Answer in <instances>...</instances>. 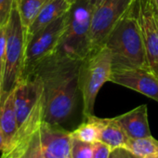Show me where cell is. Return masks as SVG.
<instances>
[{
  "label": "cell",
  "mask_w": 158,
  "mask_h": 158,
  "mask_svg": "<svg viewBox=\"0 0 158 158\" xmlns=\"http://www.w3.org/2000/svg\"><path fill=\"white\" fill-rule=\"evenodd\" d=\"M125 149H127L136 156L144 158L147 155L158 152V140L152 136L129 139Z\"/></svg>",
  "instance_id": "e0dca14e"
},
{
  "label": "cell",
  "mask_w": 158,
  "mask_h": 158,
  "mask_svg": "<svg viewBox=\"0 0 158 158\" xmlns=\"http://www.w3.org/2000/svg\"><path fill=\"white\" fill-rule=\"evenodd\" d=\"M144 158H158V152L152 153V154H150V155H147Z\"/></svg>",
  "instance_id": "83f0119b"
},
{
  "label": "cell",
  "mask_w": 158,
  "mask_h": 158,
  "mask_svg": "<svg viewBox=\"0 0 158 158\" xmlns=\"http://www.w3.org/2000/svg\"><path fill=\"white\" fill-rule=\"evenodd\" d=\"M111 152V147L102 141L93 143V158H109Z\"/></svg>",
  "instance_id": "44dd1931"
},
{
  "label": "cell",
  "mask_w": 158,
  "mask_h": 158,
  "mask_svg": "<svg viewBox=\"0 0 158 158\" xmlns=\"http://www.w3.org/2000/svg\"><path fill=\"white\" fill-rule=\"evenodd\" d=\"M85 1L89 5H91L94 9H96V7L102 2V0H85Z\"/></svg>",
  "instance_id": "d4e9b609"
},
{
  "label": "cell",
  "mask_w": 158,
  "mask_h": 158,
  "mask_svg": "<svg viewBox=\"0 0 158 158\" xmlns=\"http://www.w3.org/2000/svg\"><path fill=\"white\" fill-rule=\"evenodd\" d=\"M72 5L73 4L69 2L68 0H49L43 7L31 26L26 31V43L37 32L66 14L70 10Z\"/></svg>",
  "instance_id": "4fadbf2b"
},
{
  "label": "cell",
  "mask_w": 158,
  "mask_h": 158,
  "mask_svg": "<svg viewBox=\"0 0 158 158\" xmlns=\"http://www.w3.org/2000/svg\"><path fill=\"white\" fill-rule=\"evenodd\" d=\"M7 57V24L0 29V77L3 79Z\"/></svg>",
  "instance_id": "d6986e66"
},
{
  "label": "cell",
  "mask_w": 158,
  "mask_h": 158,
  "mask_svg": "<svg viewBox=\"0 0 158 158\" xmlns=\"http://www.w3.org/2000/svg\"><path fill=\"white\" fill-rule=\"evenodd\" d=\"M0 127L5 138L4 150H7L10 147L18 129L14 89L0 94Z\"/></svg>",
  "instance_id": "8fae6325"
},
{
  "label": "cell",
  "mask_w": 158,
  "mask_h": 158,
  "mask_svg": "<svg viewBox=\"0 0 158 158\" xmlns=\"http://www.w3.org/2000/svg\"><path fill=\"white\" fill-rule=\"evenodd\" d=\"M101 132L99 141H102L111 147L112 150L116 148H125L130 139L126 133L116 117L99 118Z\"/></svg>",
  "instance_id": "5bb4252c"
},
{
  "label": "cell",
  "mask_w": 158,
  "mask_h": 158,
  "mask_svg": "<svg viewBox=\"0 0 158 158\" xmlns=\"http://www.w3.org/2000/svg\"><path fill=\"white\" fill-rule=\"evenodd\" d=\"M101 132V126L99 117L90 115L84 119V121L79 125L73 131L71 132L73 139H79L84 142L94 143L99 141Z\"/></svg>",
  "instance_id": "9a60e30c"
},
{
  "label": "cell",
  "mask_w": 158,
  "mask_h": 158,
  "mask_svg": "<svg viewBox=\"0 0 158 158\" xmlns=\"http://www.w3.org/2000/svg\"><path fill=\"white\" fill-rule=\"evenodd\" d=\"M125 148H116L112 150L109 158H124Z\"/></svg>",
  "instance_id": "7402d4cb"
},
{
  "label": "cell",
  "mask_w": 158,
  "mask_h": 158,
  "mask_svg": "<svg viewBox=\"0 0 158 158\" xmlns=\"http://www.w3.org/2000/svg\"><path fill=\"white\" fill-rule=\"evenodd\" d=\"M71 158H93V143L73 138Z\"/></svg>",
  "instance_id": "ac0fdd59"
},
{
  "label": "cell",
  "mask_w": 158,
  "mask_h": 158,
  "mask_svg": "<svg viewBox=\"0 0 158 158\" xmlns=\"http://www.w3.org/2000/svg\"><path fill=\"white\" fill-rule=\"evenodd\" d=\"M151 3L153 7L154 10H155L157 16H158V0H151Z\"/></svg>",
  "instance_id": "4316f807"
},
{
  "label": "cell",
  "mask_w": 158,
  "mask_h": 158,
  "mask_svg": "<svg viewBox=\"0 0 158 158\" xmlns=\"http://www.w3.org/2000/svg\"><path fill=\"white\" fill-rule=\"evenodd\" d=\"M115 117L130 139L152 136L148 121V107L146 104L139 105Z\"/></svg>",
  "instance_id": "7c38bea8"
},
{
  "label": "cell",
  "mask_w": 158,
  "mask_h": 158,
  "mask_svg": "<svg viewBox=\"0 0 158 158\" xmlns=\"http://www.w3.org/2000/svg\"><path fill=\"white\" fill-rule=\"evenodd\" d=\"M104 46L111 51L113 70L151 69L139 24V0H134L116 23L107 36Z\"/></svg>",
  "instance_id": "7a4b0ae2"
},
{
  "label": "cell",
  "mask_w": 158,
  "mask_h": 158,
  "mask_svg": "<svg viewBox=\"0 0 158 158\" xmlns=\"http://www.w3.org/2000/svg\"><path fill=\"white\" fill-rule=\"evenodd\" d=\"M110 82L135 90L158 102V75L151 69L113 70Z\"/></svg>",
  "instance_id": "ba28073f"
},
{
  "label": "cell",
  "mask_w": 158,
  "mask_h": 158,
  "mask_svg": "<svg viewBox=\"0 0 158 158\" xmlns=\"http://www.w3.org/2000/svg\"><path fill=\"white\" fill-rule=\"evenodd\" d=\"M139 24L149 66L158 75V16L151 0H139Z\"/></svg>",
  "instance_id": "30bf717a"
},
{
  "label": "cell",
  "mask_w": 158,
  "mask_h": 158,
  "mask_svg": "<svg viewBox=\"0 0 158 158\" xmlns=\"http://www.w3.org/2000/svg\"><path fill=\"white\" fill-rule=\"evenodd\" d=\"M112 73V55L106 46L91 51L82 60L79 67L78 84L84 119L94 114L97 95L102 86L106 82H110Z\"/></svg>",
  "instance_id": "3957f363"
},
{
  "label": "cell",
  "mask_w": 158,
  "mask_h": 158,
  "mask_svg": "<svg viewBox=\"0 0 158 158\" xmlns=\"http://www.w3.org/2000/svg\"><path fill=\"white\" fill-rule=\"evenodd\" d=\"M67 19L68 12L37 32L26 43L21 79L28 77L42 60L56 52L66 28Z\"/></svg>",
  "instance_id": "8992f818"
},
{
  "label": "cell",
  "mask_w": 158,
  "mask_h": 158,
  "mask_svg": "<svg viewBox=\"0 0 158 158\" xmlns=\"http://www.w3.org/2000/svg\"><path fill=\"white\" fill-rule=\"evenodd\" d=\"M0 158H19L16 152H14L11 150H5L2 152L1 157Z\"/></svg>",
  "instance_id": "603a6c76"
},
{
  "label": "cell",
  "mask_w": 158,
  "mask_h": 158,
  "mask_svg": "<svg viewBox=\"0 0 158 158\" xmlns=\"http://www.w3.org/2000/svg\"><path fill=\"white\" fill-rule=\"evenodd\" d=\"M94 10L85 0H77L72 5L57 53L80 60L90 53V27Z\"/></svg>",
  "instance_id": "277c9868"
},
{
  "label": "cell",
  "mask_w": 158,
  "mask_h": 158,
  "mask_svg": "<svg viewBox=\"0 0 158 158\" xmlns=\"http://www.w3.org/2000/svg\"><path fill=\"white\" fill-rule=\"evenodd\" d=\"M133 1L134 0H102L92 15L90 27L91 51L97 50L105 45L110 32Z\"/></svg>",
  "instance_id": "52a82bcc"
},
{
  "label": "cell",
  "mask_w": 158,
  "mask_h": 158,
  "mask_svg": "<svg viewBox=\"0 0 158 158\" xmlns=\"http://www.w3.org/2000/svg\"><path fill=\"white\" fill-rule=\"evenodd\" d=\"M68 1H69V2H71L72 4H73V3H75V2L77 1V0H68Z\"/></svg>",
  "instance_id": "f546056e"
},
{
  "label": "cell",
  "mask_w": 158,
  "mask_h": 158,
  "mask_svg": "<svg viewBox=\"0 0 158 158\" xmlns=\"http://www.w3.org/2000/svg\"><path fill=\"white\" fill-rule=\"evenodd\" d=\"M25 48V31L15 0L7 23V57L1 92L11 91L21 79Z\"/></svg>",
  "instance_id": "5b68a950"
},
{
  "label": "cell",
  "mask_w": 158,
  "mask_h": 158,
  "mask_svg": "<svg viewBox=\"0 0 158 158\" xmlns=\"http://www.w3.org/2000/svg\"><path fill=\"white\" fill-rule=\"evenodd\" d=\"M124 158H140V157H139V156H136L135 154H133L132 152H130L129 151H127V149H125Z\"/></svg>",
  "instance_id": "484cf974"
},
{
  "label": "cell",
  "mask_w": 158,
  "mask_h": 158,
  "mask_svg": "<svg viewBox=\"0 0 158 158\" xmlns=\"http://www.w3.org/2000/svg\"><path fill=\"white\" fill-rule=\"evenodd\" d=\"M81 62L55 52L42 60L31 73L37 75L43 84L46 122L61 126L74 115L81 99L78 84Z\"/></svg>",
  "instance_id": "6da1fadb"
},
{
  "label": "cell",
  "mask_w": 158,
  "mask_h": 158,
  "mask_svg": "<svg viewBox=\"0 0 158 158\" xmlns=\"http://www.w3.org/2000/svg\"><path fill=\"white\" fill-rule=\"evenodd\" d=\"M4 149H5V138L2 129L0 127V152H3Z\"/></svg>",
  "instance_id": "cb8c5ba5"
},
{
  "label": "cell",
  "mask_w": 158,
  "mask_h": 158,
  "mask_svg": "<svg viewBox=\"0 0 158 158\" xmlns=\"http://www.w3.org/2000/svg\"><path fill=\"white\" fill-rule=\"evenodd\" d=\"M73 137L60 125L44 121L39 128V144L45 158H71Z\"/></svg>",
  "instance_id": "9c48e42d"
},
{
  "label": "cell",
  "mask_w": 158,
  "mask_h": 158,
  "mask_svg": "<svg viewBox=\"0 0 158 158\" xmlns=\"http://www.w3.org/2000/svg\"><path fill=\"white\" fill-rule=\"evenodd\" d=\"M48 1L49 0H17L18 10L25 33Z\"/></svg>",
  "instance_id": "2e32d148"
},
{
  "label": "cell",
  "mask_w": 158,
  "mask_h": 158,
  "mask_svg": "<svg viewBox=\"0 0 158 158\" xmlns=\"http://www.w3.org/2000/svg\"><path fill=\"white\" fill-rule=\"evenodd\" d=\"M1 90H2V80L1 77H0V94H1Z\"/></svg>",
  "instance_id": "f1b7e54d"
},
{
  "label": "cell",
  "mask_w": 158,
  "mask_h": 158,
  "mask_svg": "<svg viewBox=\"0 0 158 158\" xmlns=\"http://www.w3.org/2000/svg\"><path fill=\"white\" fill-rule=\"evenodd\" d=\"M14 2L15 0H0V29L8 23Z\"/></svg>",
  "instance_id": "ffe728a7"
}]
</instances>
